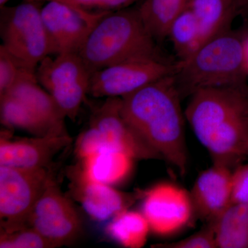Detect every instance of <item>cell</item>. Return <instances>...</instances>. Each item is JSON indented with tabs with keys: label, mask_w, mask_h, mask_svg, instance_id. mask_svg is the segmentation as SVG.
Segmentation results:
<instances>
[{
	"label": "cell",
	"mask_w": 248,
	"mask_h": 248,
	"mask_svg": "<svg viewBox=\"0 0 248 248\" xmlns=\"http://www.w3.org/2000/svg\"><path fill=\"white\" fill-rule=\"evenodd\" d=\"M184 114L213 164L235 169L247 157L248 85L196 91Z\"/></svg>",
	"instance_id": "6da1fadb"
},
{
	"label": "cell",
	"mask_w": 248,
	"mask_h": 248,
	"mask_svg": "<svg viewBox=\"0 0 248 248\" xmlns=\"http://www.w3.org/2000/svg\"><path fill=\"white\" fill-rule=\"evenodd\" d=\"M168 37L180 61L190 58L202 45L200 28L190 7L186 9L170 27Z\"/></svg>",
	"instance_id": "603a6c76"
},
{
	"label": "cell",
	"mask_w": 248,
	"mask_h": 248,
	"mask_svg": "<svg viewBox=\"0 0 248 248\" xmlns=\"http://www.w3.org/2000/svg\"><path fill=\"white\" fill-rule=\"evenodd\" d=\"M180 61L139 60L123 62L93 73L90 79L89 94L94 97H123L166 78L174 76Z\"/></svg>",
	"instance_id": "ba28073f"
},
{
	"label": "cell",
	"mask_w": 248,
	"mask_h": 248,
	"mask_svg": "<svg viewBox=\"0 0 248 248\" xmlns=\"http://www.w3.org/2000/svg\"><path fill=\"white\" fill-rule=\"evenodd\" d=\"M30 74L1 45L0 46V97L8 92L19 79Z\"/></svg>",
	"instance_id": "d4e9b609"
},
{
	"label": "cell",
	"mask_w": 248,
	"mask_h": 248,
	"mask_svg": "<svg viewBox=\"0 0 248 248\" xmlns=\"http://www.w3.org/2000/svg\"><path fill=\"white\" fill-rule=\"evenodd\" d=\"M68 135L11 140L1 135L0 166L27 170L46 169L55 155L69 146Z\"/></svg>",
	"instance_id": "4fadbf2b"
},
{
	"label": "cell",
	"mask_w": 248,
	"mask_h": 248,
	"mask_svg": "<svg viewBox=\"0 0 248 248\" xmlns=\"http://www.w3.org/2000/svg\"><path fill=\"white\" fill-rule=\"evenodd\" d=\"M89 71L79 53L50 55L40 62L35 71L39 84L52 96L65 116L76 120L89 94Z\"/></svg>",
	"instance_id": "8992f818"
},
{
	"label": "cell",
	"mask_w": 248,
	"mask_h": 248,
	"mask_svg": "<svg viewBox=\"0 0 248 248\" xmlns=\"http://www.w3.org/2000/svg\"><path fill=\"white\" fill-rule=\"evenodd\" d=\"M192 0H145L138 8L145 25L159 43L167 38L173 21L190 6Z\"/></svg>",
	"instance_id": "ffe728a7"
},
{
	"label": "cell",
	"mask_w": 248,
	"mask_h": 248,
	"mask_svg": "<svg viewBox=\"0 0 248 248\" xmlns=\"http://www.w3.org/2000/svg\"><path fill=\"white\" fill-rule=\"evenodd\" d=\"M84 159L85 179L110 185L130 174L134 159L117 148L108 146Z\"/></svg>",
	"instance_id": "ac0fdd59"
},
{
	"label": "cell",
	"mask_w": 248,
	"mask_h": 248,
	"mask_svg": "<svg viewBox=\"0 0 248 248\" xmlns=\"http://www.w3.org/2000/svg\"><path fill=\"white\" fill-rule=\"evenodd\" d=\"M241 14L244 15L245 17H246V19H247L248 20V6L247 8H246V9L244 10V11H243V13Z\"/></svg>",
	"instance_id": "1f68e13d"
},
{
	"label": "cell",
	"mask_w": 248,
	"mask_h": 248,
	"mask_svg": "<svg viewBox=\"0 0 248 248\" xmlns=\"http://www.w3.org/2000/svg\"><path fill=\"white\" fill-rule=\"evenodd\" d=\"M164 248H217L213 228L208 223L207 228L175 242L157 245Z\"/></svg>",
	"instance_id": "4316f807"
},
{
	"label": "cell",
	"mask_w": 248,
	"mask_h": 248,
	"mask_svg": "<svg viewBox=\"0 0 248 248\" xmlns=\"http://www.w3.org/2000/svg\"><path fill=\"white\" fill-rule=\"evenodd\" d=\"M232 173L230 168L216 164L201 173L190 192L199 218L210 223L231 205Z\"/></svg>",
	"instance_id": "5bb4252c"
},
{
	"label": "cell",
	"mask_w": 248,
	"mask_h": 248,
	"mask_svg": "<svg viewBox=\"0 0 248 248\" xmlns=\"http://www.w3.org/2000/svg\"><path fill=\"white\" fill-rule=\"evenodd\" d=\"M174 76L121 98L124 118L160 156L182 175L187 168L185 114Z\"/></svg>",
	"instance_id": "7a4b0ae2"
},
{
	"label": "cell",
	"mask_w": 248,
	"mask_h": 248,
	"mask_svg": "<svg viewBox=\"0 0 248 248\" xmlns=\"http://www.w3.org/2000/svg\"><path fill=\"white\" fill-rule=\"evenodd\" d=\"M29 226L38 232L54 247L66 246L78 239L81 223L76 208L53 180L36 203Z\"/></svg>",
	"instance_id": "9c48e42d"
},
{
	"label": "cell",
	"mask_w": 248,
	"mask_h": 248,
	"mask_svg": "<svg viewBox=\"0 0 248 248\" xmlns=\"http://www.w3.org/2000/svg\"><path fill=\"white\" fill-rule=\"evenodd\" d=\"M65 4L91 13L112 12L126 9L138 0H57Z\"/></svg>",
	"instance_id": "484cf974"
},
{
	"label": "cell",
	"mask_w": 248,
	"mask_h": 248,
	"mask_svg": "<svg viewBox=\"0 0 248 248\" xmlns=\"http://www.w3.org/2000/svg\"><path fill=\"white\" fill-rule=\"evenodd\" d=\"M50 1V0H24V1H30V2L37 3V4L40 3L41 1Z\"/></svg>",
	"instance_id": "4dcf8cb0"
},
{
	"label": "cell",
	"mask_w": 248,
	"mask_h": 248,
	"mask_svg": "<svg viewBox=\"0 0 248 248\" xmlns=\"http://www.w3.org/2000/svg\"><path fill=\"white\" fill-rule=\"evenodd\" d=\"M217 248H248V205L231 203L213 221Z\"/></svg>",
	"instance_id": "d6986e66"
},
{
	"label": "cell",
	"mask_w": 248,
	"mask_h": 248,
	"mask_svg": "<svg viewBox=\"0 0 248 248\" xmlns=\"http://www.w3.org/2000/svg\"><path fill=\"white\" fill-rule=\"evenodd\" d=\"M9 1L10 0H0V6H1V8L4 6V5Z\"/></svg>",
	"instance_id": "d6a6232c"
},
{
	"label": "cell",
	"mask_w": 248,
	"mask_h": 248,
	"mask_svg": "<svg viewBox=\"0 0 248 248\" xmlns=\"http://www.w3.org/2000/svg\"><path fill=\"white\" fill-rule=\"evenodd\" d=\"M90 126L101 134L108 144L134 159H161L121 112V98L108 97L91 116Z\"/></svg>",
	"instance_id": "7c38bea8"
},
{
	"label": "cell",
	"mask_w": 248,
	"mask_h": 248,
	"mask_svg": "<svg viewBox=\"0 0 248 248\" xmlns=\"http://www.w3.org/2000/svg\"><path fill=\"white\" fill-rule=\"evenodd\" d=\"M236 2L239 6L240 14H241L248 6V0H236Z\"/></svg>",
	"instance_id": "f1b7e54d"
},
{
	"label": "cell",
	"mask_w": 248,
	"mask_h": 248,
	"mask_svg": "<svg viewBox=\"0 0 248 248\" xmlns=\"http://www.w3.org/2000/svg\"><path fill=\"white\" fill-rule=\"evenodd\" d=\"M5 94L16 98L25 104L56 135H68L65 127L66 116L52 96L39 84L35 74L24 77L2 96Z\"/></svg>",
	"instance_id": "9a60e30c"
},
{
	"label": "cell",
	"mask_w": 248,
	"mask_h": 248,
	"mask_svg": "<svg viewBox=\"0 0 248 248\" xmlns=\"http://www.w3.org/2000/svg\"><path fill=\"white\" fill-rule=\"evenodd\" d=\"M248 29L226 31L201 45L187 60H179L174 79L182 97L209 88L248 85L245 62Z\"/></svg>",
	"instance_id": "277c9868"
},
{
	"label": "cell",
	"mask_w": 248,
	"mask_h": 248,
	"mask_svg": "<svg viewBox=\"0 0 248 248\" xmlns=\"http://www.w3.org/2000/svg\"><path fill=\"white\" fill-rule=\"evenodd\" d=\"M142 213L151 231L161 236L184 229L193 217L190 192L171 183H162L143 195Z\"/></svg>",
	"instance_id": "8fae6325"
},
{
	"label": "cell",
	"mask_w": 248,
	"mask_h": 248,
	"mask_svg": "<svg viewBox=\"0 0 248 248\" xmlns=\"http://www.w3.org/2000/svg\"><path fill=\"white\" fill-rule=\"evenodd\" d=\"M106 14H91L57 0L48 1L41 14L50 54L79 53L93 27Z\"/></svg>",
	"instance_id": "30bf717a"
},
{
	"label": "cell",
	"mask_w": 248,
	"mask_h": 248,
	"mask_svg": "<svg viewBox=\"0 0 248 248\" xmlns=\"http://www.w3.org/2000/svg\"><path fill=\"white\" fill-rule=\"evenodd\" d=\"M189 7L199 23L202 45L231 30L240 14L236 0H192Z\"/></svg>",
	"instance_id": "e0dca14e"
},
{
	"label": "cell",
	"mask_w": 248,
	"mask_h": 248,
	"mask_svg": "<svg viewBox=\"0 0 248 248\" xmlns=\"http://www.w3.org/2000/svg\"><path fill=\"white\" fill-rule=\"evenodd\" d=\"M1 248H54L50 241L31 227L10 232H1Z\"/></svg>",
	"instance_id": "cb8c5ba5"
},
{
	"label": "cell",
	"mask_w": 248,
	"mask_h": 248,
	"mask_svg": "<svg viewBox=\"0 0 248 248\" xmlns=\"http://www.w3.org/2000/svg\"><path fill=\"white\" fill-rule=\"evenodd\" d=\"M232 203L248 205V164H240L232 173Z\"/></svg>",
	"instance_id": "83f0119b"
},
{
	"label": "cell",
	"mask_w": 248,
	"mask_h": 248,
	"mask_svg": "<svg viewBox=\"0 0 248 248\" xmlns=\"http://www.w3.org/2000/svg\"><path fill=\"white\" fill-rule=\"evenodd\" d=\"M52 180L46 169L0 166L1 232L29 226L36 203Z\"/></svg>",
	"instance_id": "52a82bcc"
},
{
	"label": "cell",
	"mask_w": 248,
	"mask_h": 248,
	"mask_svg": "<svg viewBox=\"0 0 248 248\" xmlns=\"http://www.w3.org/2000/svg\"><path fill=\"white\" fill-rule=\"evenodd\" d=\"M37 3L24 1L1 8L0 35L3 47L25 69L35 73L50 54V44Z\"/></svg>",
	"instance_id": "5b68a950"
},
{
	"label": "cell",
	"mask_w": 248,
	"mask_h": 248,
	"mask_svg": "<svg viewBox=\"0 0 248 248\" xmlns=\"http://www.w3.org/2000/svg\"><path fill=\"white\" fill-rule=\"evenodd\" d=\"M80 187V201L90 216L106 221L127 210L134 202L133 197L115 190L108 184L93 182L83 177Z\"/></svg>",
	"instance_id": "2e32d148"
},
{
	"label": "cell",
	"mask_w": 248,
	"mask_h": 248,
	"mask_svg": "<svg viewBox=\"0 0 248 248\" xmlns=\"http://www.w3.org/2000/svg\"><path fill=\"white\" fill-rule=\"evenodd\" d=\"M108 232L119 244L128 248H141L146 244L149 223L143 213L124 210L116 215Z\"/></svg>",
	"instance_id": "7402d4cb"
},
{
	"label": "cell",
	"mask_w": 248,
	"mask_h": 248,
	"mask_svg": "<svg viewBox=\"0 0 248 248\" xmlns=\"http://www.w3.org/2000/svg\"><path fill=\"white\" fill-rule=\"evenodd\" d=\"M245 62H246V71L248 74V36L245 43Z\"/></svg>",
	"instance_id": "f546056e"
},
{
	"label": "cell",
	"mask_w": 248,
	"mask_h": 248,
	"mask_svg": "<svg viewBox=\"0 0 248 248\" xmlns=\"http://www.w3.org/2000/svg\"><path fill=\"white\" fill-rule=\"evenodd\" d=\"M0 112L1 124L8 129L24 130L34 137L58 135L25 104L8 94L0 97Z\"/></svg>",
	"instance_id": "44dd1931"
},
{
	"label": "cell",
	"mask_w": 248,
	"mask_h": 248,
	"mask_svg": "<svg viewBox=\"0 0 248 248\" xmlns=\"http://www.w3.org/2000/svg\"><path fill=\"white\" fill-rule=\"evenodd\" d=\"M138 9L107 13L91 31L79 55L91 73L133 60H167L163 56Z\"/></svg>",
	"instance_id": "3957f363"
},
{
	"label": "cell",
	"mask_w": 248,
	"mask_h": 248,
	"mask_svg": "<svg viewBox=\"0 0 248 248\" xmlns=\"http://www.w3.org/2000/svg\"></svg>",
	"instance_id": "836d02e7"
}]
</instances>
